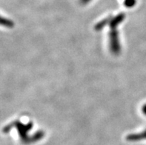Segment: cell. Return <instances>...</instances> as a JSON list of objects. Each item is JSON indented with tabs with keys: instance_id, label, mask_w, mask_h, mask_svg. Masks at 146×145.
Returning <instances> with one entry per match:
<instances>
[{
	"instance_id": "obj_2",
	"label": "cell",
	"mask_w": 146,
	"mask_h": 145,
	"mask_svg": "<svg viewBox=\"0 0 146 145\" xmlns=\"http://www.w3.org/2000/svg\"><path fill=\"white\" fill-rule=\"evenodd\" d=\"M135 0H125V4L126 6H128V7H131L133 6L134 4H135Z\"/></svg>"
},
{
	"instance_id": "obj_1",
	"label": "cell",
	"mask_w": 146,
	"mask_h": 145,
	"mask_svg": "<svg viewBox=\"0 0 146 145\" xmlns=\"http://www.w3.org/2000/svg\"><path fill=\"white\" fill-rule=\"evenodd\" d=\"M146 138V132L145 133H142V134H135V135H130L127 137V140L128 141H139V140L145 139Z\"/></svg>"
},
{
	"instance_id": "obj_3",
	"label": "cell",
	"mask_w": 146,
	"mask_h": 145,
	"mask_svg": "<svg viewBox=\"0 0 146 145\" xmlns=\"http://www.w3.org/2000/svg\"><path fill=\"white\" fill-rule=\"evenodd\" d=\"M89 1H90V0H81V2H82V3L84 4H86L88 3V2H89Z\"/></svg>"
}]
</instances>
